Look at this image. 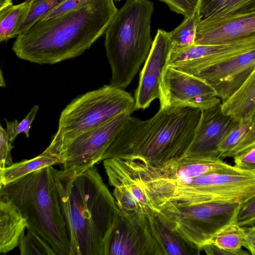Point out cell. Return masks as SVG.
Listing matches in <instances>:
<instances>
[{
	"mask_svg": "<svg viewBox=\"0 0 255 255\" xmlns=\"http://www.w3.org/2000/svg\"><path fill=\"white\" fill-rule=\"evenodd\" d=\"M245 238L244 228L236 223H231L217 232L202 248V251L208 255H247L242 249Z\"/></svg>",
	"mask_w": 255,
	"mask_h": 255,
	"instance_id": "19",
	"label": "cell"
},
{
	"mask_svg": "<svg viewBox=\"0 0 255 255\" xmlns=\"http://www.w3.org/2000/svg\"><path fill=\"white\" fill-rule=\"evenodd\" d=\"M241 204L211 202L182 208L164 209L156 217L168 228L202 250L226 226L236 223Z\"/></svg>",
	"mask_w": 255,
	"mask_h": 255,
	"instance_id": "7",
	"label": "cell"
},
{
	"mask_svg": "<svg viewBox=\"0 0 255 255\" xmlns=\"http://www.w3.org/2000/svg\"><path fill=\"white\" fill-rule=\"evenodd\" d=\"M254 172L255 173V171Z\"/></svg>",
	"mask_w": 255,
	"mask_h": 255,
	"instance_id": "39",
	"label": "cell"
},
{
	"mask_svg": "<svg viewBox=\"0 0 255 255\" xmlns=\"http://www.w3.org/2000/svg\"><path fill=\"white\" fill-rule=\"evenodd\" d=\"M245 230V238L244 247L250 253L255 255V227H244Z\"/></svg>",
	"mask_w": 255,
	"mask_h": 255,
	"instance_id": "35",
	"label": "cell"
},
{
	"mask_svg": "<svg viewBox=\"0 0 255 255\" xmlns=\"http://www.w3.org/2000/svg\"><path fill=\"white\" fill-rule=\"evenodd\" d=\"M201 19L199 7L192 15L184 17L179 25L169 32L172 50L185 48L195 44L197 28Z\"/></svg>",
	"mask_w": 255,
	"mask_h": 255,
	"instance_id": "24",
	"label": "cell"
},
{
	"mask_svg": "<svg viewBox=\"0 0 255 255\" xmlns=\"http://www.w3.org/2000/svg\"><path fill=\"white\" fill-rule=\"evenodd\" d=\"M234 166L242 170L255 171V143L233 156Z\"/></svg>",
	"mask_w": 255,
	"mask_h": 255,
	"instance_id": "30",
	"label": "cell"
},
{
	"mask_svg": "<svg viewBox=\"0 0 255 255\" xmlns=\"http://www.w3.org/2000/svg\"><path fill=\"white\" fill-rule=\"evenodd\" d=\"M13 5L12 0H0V10Z\"/></svg>",
	"mask_w": 255,
	"mask_h": 255,
	"instance_id": "36",
	"label": "cell"
},
{
	"mask_svg": "<svg viewBox=\"0 0 255 255\" xmlns=\"http://www.w3.org/2000/svg\"><path fill=\"white\" fill-rule=\"evenodd\" d=\"M118 10L114 0H91L79 9L37 21L17 35L12 50L19 58L39 64L78 57L103 34Z\"/></svg>",
	"mask_w": 255,
	"mask_h": 255,
	"instance_id": "2",
	"label": "cell"
},
{
	"mask_svg": "<svg viewBox=\"0 0 255 255\" xmlns=\"http://www.w3.org/2000/svg\"><path fill=\"white\" fill-rule=\"evenodd\" d=\"M255 143V120L250 130L241 142L232 151L229 152L226 157H233L238 153L246 149Z\"/></svg>",
	"mask_w": 255,
	"mask_h": 255,
	"instance_id": "34",
	"label": "cell"
},
{
	"mask_svg": "<svg viewBox=\"0 0 255 255\" xmlns=\"http://www.w3.org/2000/svg\"><path fill=\"white\" fill-rule=\"evenodd\" d=\"M57 184L72 255H108L120 210L98 169L76 175L59 170Z\"/></svg>",
	"mask_w": 255,
	"mask_h": 255,
	"instance_id": "1",
	"label": "cell"
},
{
	"mask_svg": "<svg viewBox=\"0 0 255 255\" xmlns=\"http://www.w3.org/2000/svg\"><path fill=\"white\" fill-rule=\"evenodd\" d=\"M154 224L164 255H198L199 248L185 240L165 226L156 216Z\"/></svg>",
	"mask_w": 255,
	"mask_h": 255,
	"instance_id": "22",
	"label": "cell"
},
{
	"mask_svg": "<svg viewBox=\"0 0 255 255\" xmlns=\"http://www.w3.org/2000/svg\"><path fill=\"white\" fill-rule=\"evenodd\" d=\"M154 4L127 0L105 31V47L112 70L110 85L125 89L131 82L151 48Z\"/></svg>",
	"mask_w": 255,
	"mask_h": 255,
	"instance_id": "5",
	"label": "cell"
},
{
	"mask_svg": "<svg viewBox=\"0 0 255 255\" xmlns=\"http://www.w3.org/2000/svg\"><path fill=\"white\" fill-rule=\"evenodd\" d=\"M255 10V0H201L202 19H218L234 14Z\"/></svg>",
	"mask_w": 255,
	"mask_h": 255,
	"instance_id": "21",
	"label": "cell"
},
{
	"mask_svg": "<svg viewBox=\"0 0 255 255\" xmlns=\"http://www.w3.org/2000/svg\"><path fill=\"white\" fill-rule=\"evenodd\" d=\"M160 108H193L201 110L221 103L214 89L203 79L167 66L160 85Z\"/></svg>",
	"mask_w": 255,
	"mask_h": 255,
	"instance_id": "10",
	"label": "cell"
},
{
	"mask_svg": "<svg viewBox=\"0 0 255 255\" xmlns=\"http://www.w3.org/2000/svg\"><path fill=\"white\" fill-rule=\"evenodd\" d=\"M62 163V160L57 153L46 148L33 158L13 163L0 169V186L9 184L42 168Z\"/></svg>",
	"mask_w": 255,
	"mask_h": 255,
	"instance_id": "20",
	"label": "cell"
},
{
	"mask_svg": "<svg viewBox=\"0 0 255 255\" xmlns=\"http://www.w3.org/2000/svg\"><path fill=\"white\" fill-rule=\"evenodd\" d=\"M221 104L201 110L193 138L185 155L219 157V146L221 141L239 122L224 114Z\"/></svg>",
	"mask_w": 255,
	"mask_h": 255,
	"instance_id": "14",
	"label": "cell"
},
{
	"mask_svg": "<svg viewBox=\"0 0 255 255\" xmlns=\"http://www.w3.org/2000/svg\"><path fill=\"white\" fill-rule=\"evenodd\" d=\"M18 247L21 255H57L46 241L29 230L21 236Z\"/></svg>",
	"mask_w": 255,
	"mask_h": 255,
	"instance_id": "26",
	"label": "cell"
},
{
	"mask_svg": "<svg viewBox=\"0 0 255 255\" xmlns=\"http://www.w3.org/2000/svg\"></svg>",
	"mask_w": 255,
	"mask_h": 255,
	"instance_id": "38",
	"label": "cell"
},
{
	"mask_svg": "<svg viewBox=\"0 0 255 255\" xmlns=\"http://www.w3.org/2000/svg\"><path fill=\"white\" fill-rule=\"evenodd\" d=\"M255 68V47L200 71L195 76L212 87L222 102L226 100Z\"/></svg>",
	"mask_w": 255,
	"mask_h": 255,
	"instance_id": "13",
	"label": "cell"
},
{
	"mask_svg": "<svg viewBox=\"0 0 255 255\" xmlns=\"http://www.w3.org/2000/svg\"><path fill=\"white\" fill-rule=\"evenodd\" d=\"M31 0L0 10V41L17 37V31L24 20Z\"/></svg>",
	"mask_w": 255,
	"mask_h": 255,
	"instance_id": "23",
	"label": "cell"
},
{
	"mask_svg": "<svg viewBox=\"0 0 255 255\" xmlns=\"http://www.w3.org/2000/svg\"><path fill=\"white\" fill-rule=\"evenodd\" d=\"M202 191L214 201L242 204L255 194V173L230 165L205 173Z\"/></svg>",
	"mask_w": 255,
	"mask_h": 255,
	"instance_id": "11",
	"label": "cell"
},
{
	"mask_svg": "<svg viewBox=\"0 0 255 255\" xmlns=\"http://www.w3.org/2000/svg\"><path fill=\"white\" fill-rule=\"evenodd\" d=\"M91 0H65L42 19H48L69 11L79 9L88 4Z\"/></svg>",
	"mask_w": 255,
	"mask_h": 255,
	"instance_id": "33",
	"label": "cell"
},
{
	"mask_svg": "<svg viewBox=\"0 0 255 255\" xmlns=\"http://www.w3.org/2000/svg\"><path fill=\"white\" fill-rule=\"evenodd\" d=\"M65 0H31L27 14L19 27L17 35L29 29L35 23L44 18L46 15Z\"/></svg>",
	"mask_w": 255,
	"mask_h": 255,
	"instance_id": "25",
	"label": "cell"
},
{
	"mask_svg": "<svg viewBox=\"0 0 255 255\" xmlns=\"http://www.w3.org/2000/svg\"><path fill=\"white\" fill-rule=\"evenodd\" d=\"M255 37V10L200 22L195 44H216Z\"/></svg>",
	"mask_w": 255,
	"mask_h": 255,
	"instance_id": "15",
	"label": "cell"
},
{
	"mask_svg": "<svg viewBox=\"0 0 255 255\" xmlns=\"http://www.w3.org/2000/svg\"><path fill=\"white\" fill-rule=\"evenodd\" d=\"M221 107L224 114L238 122L255 120V68Z\"/></svg>",
	"mask_w": 255,
	"mask_h": 255,
	"instance_id": "18",
	"label": "cell"
},
{
	"mask_svg": "<svg viewBox=\"0 0 255 255\" xmlns=\"http://www.w3.org/2000/svg\"><path fill=\"white\" fill-rule=\"evenodd\" d=\"M26 218L13 204L0 199V253L6 254L18 246L27 228Z\"/></svg>",
	"mask_w": 255,
	"mask_h": 255,
	"instance_id": "17",
	"label": "cell"
},
{
	"mask_svg": "<svg viewBox=\"0 0 255 255\" xmlns=\"http://www.w3.org/2000/svg\"><path fill=\"white\" fill-rule=\"evenodd\" d=\"M13 148L6 129L0 126V169L11 165L13 162L11 155Z\"/></svg>",
	"mask_w": 255,
	"mask_h": 255,
	"instance_id": "32",
	"label": "cell"
},
{
	"mask_svg": "<svg viewBox=\"0 0 255 255\" xmlns=\"http://www.w3.org/2000/svg\"><path fill=\"white\" fill-rule=\"evenodd\" d=\"M154 217L120 211L111 237L108 255H164Z\"/></svg>",
	"mask_w": 255,
	"mask_h": 255,
	"instance_id": "9",
	"label": "cell"
},
{
	"mask_svg": "<svg viewBox=\"0 0 255 255\" xmlns=\"http://www.w3.org/2000/svg\"><path fill=\"white\" fill-rule=\"evenodd\" d=\"M172 10L184 17L192 15L199 7L201 0H159Z\"/></svg>",
	"mask_w": 255,
	"mask_h": 255,
	"instance_id": "31",
	"label": "cell"
},
{
	"mask_svg": "<svg viewBox=\"0 0 255 255\" xmlns=\"http://www.w3.org/2000/svg\"><path fill=\"white\" fill-rule=\"evenodd\" d=\"M129 116L120 114L71 139L46 148L61 157L63 174H79L102 161L105 152Z\"/></svg>",
	"mask_w": 255,
	"mask_h": 255,
	"instance_id": "8",
	"label": "cell"
},
{
	"mask_svg": "<svg viewBox=\"0 0 255 255\" xmlns=\"http://www.w3.org/2000/svg\"><path fill=\"white\" fill-rule=\"evenodd\" d=\"M39 108L38 106H34L26 116L20 122L17 120L11 122H8L6 120V131L9 140L11 143L14 141L17 135L21 133L25 134L26 137H29V132L31 124L35 118Z\"/></svg>",
	"mask_w": 255,
	"mask_h": 255,
	"instance_id": "28",
	"label": "cell"
},
{
	"mask_svg": "<svg viewBox=\"0 0 255 255\" xmlns=\"http://www.w3.org/2000/svg\"><path fill=\"white\" fill-rule=\"evenodd\" d=\"M253 227H255V225L253 226Z\"/></svg>",
	"mask_w": 255,
	"mask_h": 255,
	"instance_id": "37",
	"label": "cell"
},
{
	"mask_svg": "<svg viewBox=\"0 0 255 255\" xmlns=\"http://www.w3.org/2000/svg\"><path fill=\"white\" fill-rule=\"evenodd\" d=\"M201 110L160 108L146 120L129 116L103 154L108 158H138L159 164L184 156L193 138Z\"/></svg>",
	"mask_w": 255,
	"mask_h": 255,
	"instance_id": "3",
	"label": "cell"
},
{
	"mask_svg": "<svg viewBox=\"0 0 255 255\" xmlns=\"http://www.w3.org/2000/svg\"><path fill=\"white\" fill-rule=\"evenodd\" d=\"M58 172L49 166L0 186V199L14 205L26 218L27 230L46 241L57 255H72L57 184Z\"/></svg>",
	"mask_w": 255,
	"mask_h": 255,
	"instance_id": "4",
	"label": "cell"
},
{
	"mask_svg": "<svg viewBox=\"0 0 255 255\" xmlns=\"http://www.w3.org/2000/svg\"><path fill=\"white\" fill-rule=\"evenodd\" d=\"M109 184L114 187L113 195L119 210L127 214H142L155 217L143 190L117 167L110 158L103 160Z\"/></svg>",
	"mask_w": 255,
	"mask_h": 255,
	"instance_id": "16",
	"label": "cell"
},
{
	"mask_svg": "<svg viewBox=\"0 0 255 255\" xmlns=\"http://www.w3.org/2000/svg\"><path fill=\"white\" fill-rule=\"evenodd\" d=\"M172 48L169 32L158 29L140 72L135 94L136 110H144L155 99H159L162 75Z\"/></svg>",
	"mask_w": 255,
	"mask_h": 255,
	"instance_id": "12",
	"label": "cell"
},
{
	"mask_svg": "<svg viewBox=\"0 0 255 255\" xmlns=\"http://www.w3.org/2000/svg\"><path fill=\"white\" fill-rule=\"evenodd\" d=\"M253 121L239 122L226 134L219 146V157L225 158L243 139L253 125Z\"/></svg>",
	"mask_w": 255,
	"mask_h": 255,
	"instance_id": "27",
	"label": "cell"
},
{
	"mask_svg": "<svg viewBox=\"0 0 255 255\" xmlns=\"http://www.w3.org/2000/svg\"><path fill=\"white\" fill-rule=\"evenodd\" d=\"M135 100L124 89L111 85L75 99L62 111L57 131L49 146L68 141L108 120L136 110Z\"/></svg>",
	"mask_w": 255,
	"mask_h": 255,
	"instance_id": "6",
	"label": "cell"
},
{
	"mask_svg": "<svg viewBox=\"0 0 255 255\" xmlns=\"http://www.w3.org/2000/svg\"><path fill=\"white\" fill-rule=\"evenodd\" d=\"M236 223L242 227L255 225V194L241 204Z\"/></svg>",
	"mask_w": 255,
	"mask_h": 255,
	"instance_id": "29",
	"label": "cell"
}]
</instances>
